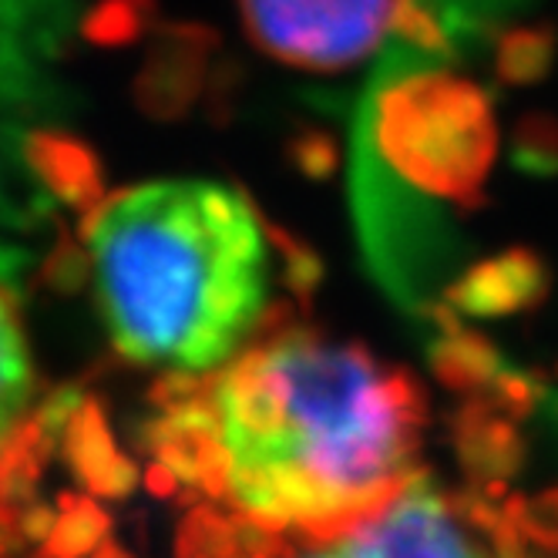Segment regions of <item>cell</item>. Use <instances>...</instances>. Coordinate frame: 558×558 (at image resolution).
Listing matches in <instances>:
<instances>
[{"label": "cell", "instance_id": "obj_5", "mask_svg": "<svg viewBox=\"0 0 558 558\" xmlns=\"http://www.w3.org/2000/svg\"><path fill=\"white\" fill-rule=\"evenodd\" d=\"M306 558H498V551L464 514L461 498L434 492L424 471L387 508Z\"/></svg>", "mask_w": 558, "mask_h": 558}, {"label": "cell", "instance_id": "obj_13", "mask_svg": "<svg viewBox=\"0 0 558 558\" xmlns=\"http://www.w3.org/2000/svg\"><path fill=\"white\" fill-rule=\"evenodd\" d=\"M269 229V239L272 246L279 250V259H283V283L290 287L293 296L300 300H310L316 293V287L324 283V263L316 256L306 243H300L296 235L283 232L279 226H266Z\"/></svg>", "mask_w": 558, "mask_h": 558}, {"label": "cell", "instance_id": "obj_1", "mask_svg": "<svg viewBox=\"0 0 558 558\" xmlns=\"http://www.w3.org/2000/svg\"><path fill=\"white\" fill-rule=\"evenodd\" d=\"M213 401L226 498L266 532L333 542L424 474V390L364 343L269 327L213 377Z\"/></svg>", "mask_w": 558, "mask_h": 558}, {"label": "cell", "instance_id": "obj_3", "mask_svg": "<svg viewBox=\"0 0 558 558\" xmlns=\"http://www.w3.org/2000/svg\"><path fill=\"white\" fill-rule=\"evenodd\" d=\"M498 125L488 92L471 77L424 68L387 77L364 114V158L387 192H361L364 250L387 293L430 316V272L445 253L437 206H485ZM377 185V182H361Z\"/></svg>", "mask_w": 558, "mask_h": 558}, {"label": "cell", "instance_id": "obj_16", "mask_svg": "<svg viewBox=\"0 0 558 558\" xmlns=\"http://www.w3.org/2000/svg\"><path fill=\"white\" fill-rule=\"evenodd\" d=\"M518 158L532 172L558 169V125H551L548 118L525 122L522 132H518Z\"/></svg>", "mask_w": 558, "mask_h": 558}, {"label": "cell", "instance_id": "obj_7", "mask_svg": "<svg viewBox=\"0 0 558 558\" xmlns=\"http://www.w3.org/2000/svg\"><path fill=\"white\" fill-rule=\"evenodd\" d=\"M58 451L74 474V482L98 498L122 501L138 488V464L118 451L105 411L95 397H85L82 408L71 414L61 430Z\"/></svg>", "mask_w": 558, "mask_h": 558}, {"label": "cell", "instance_id": "obj_14", "mask_svg": "<svg viewBox=\"0 0 558 558\" xmlns=\"http://www.w3.org/2000/svg\"><path fill=\"white\" fill-rule=\"evenodd\" d=\"M505 511L532 545L558 551V488H548L535 498H511Z\"/></svg>", "mask_w": 558, "mask_h": 558}, {"label": "cell", "instance_id": "obj_15", "mask_svg": "<svg viewBox=\"0 0 558 558\" xmlns=\"http://www.w3.org/2000/svg\"><path fill=\"white\" fill-rule=\"evenodd\" d=\"M41 279L54 293H77L92 279V256L74 239H61L41 266Z\"/></svg>", "mask_w": 558, "mask_h": 558}, {"label": "cell", "instance_id": "obj_11", "mask_svg": "<svg viewBox=\"0 0 558 558\" xmlns=\"http://www.w3.org/2000/svg\"><path fill=\"white\" fill-rule=\"evenodd\" d=\"M34 367L21 327V310L8 287H0V448L31 414Z\"/></svg>", "mask_w": 558, "mask_h": 558}, {"label": "cell", "instance_id": "obj_12", "mask_svg": "<svg viewBox=\"0 0 558 558\" xmlns=\"http://www.w3.org/2000/svg\"><path fill=\"white\" fill-rule=\"evenodd\" d=\"M58 522L51 535L37 545V558H88L111 532V514L92 501L77 495L58 498Z\"/></svg>", "mask_w": 558, "mask_h": 558}, {"label": "cell", "instance_id": "obj_4", "mask_svg": "<svg viewBox=\"0 0 558 558\" xmlns=\"http://www.w3.org/2000/svg\"><path fill=\"white\" fill-rule=\"evenodd\" d=\"M250 41L272 61L337 74L367 61L390 34L421 51L445 48L424 0H235Z\"/></svg>", "mask_w": 558, "mask_h": 558}, {"label": "cell", "instance_id": "obj_6", "mask_svg": "<svg viewBox=\"0 0 558 558\" xmlns=\"http://www.w3.org/2000/svg\"><path fill=\"white\" fill-rule=\"evenodd\" d=\"M548 287L551 272L545 259L525 246H514L468 266L451 279L441 300L464 320H505L535 310L548 296Z\"/></svg>", "mask_w": 558, "mask_h": 558}, {"label": "cell", "instance_id": "obj_18", "mask_svg": "<svg viewBox=\"0 0 558 558\" xmlns=\"http://www.w3.org/2000/svg\"><path fill=\"white\" fill-rule=\"evenodd\" d=\"M88 558H132V555H129V551H125L122 545H118V542L105 538V542H101V545H98V548H95V551H92Z\"/></svg>", "mask_w": 558, "mask_h": 558}, {"label": "cell", "instance_id": "obj_9", "mask_svg": "<svg viewBox=\"0 0 558 558\" xmlns=\"http://www.w3.org/2000/svg\"><path fill=\"white\" fill-rule=\"evenodd\" d=\"M24 166L37 185H45L61 206L82 213L101 206L105 175L98 155L68 132H31L21 145Z\"/></svg>", "mask_w": 558, "mask_h": 558}, {"label": "cell", "instance_id": "obj_19", "mask_svg": "<svg viewBox=\"0 0 558 558\" xmlns=\"http://www.w3.org/2000/svg\"><path fill=\"white\" fill-rule=\"evenodd\" d=\"M235 558H279V555H269V551H243V555H235Z\"/></svg>", "mask_w": 558, "mask_h": 558}, {"label": "cell", "instance_id": "obj_17", "mask_svg": "<svg viewBox=\"0 0 558 558\" xmlns=\"http://www.w3.org/2000/svg\"><path fill=\"white\" fill-rule=\"evenodd\" d=\"M54 522H58V508H51V505H45V501H31V505H24L21 514H17L21 538H24V542H37V545H41V542L51 535Z\"/></svg>", "mask_w": 558, "mask_h": 558}, {"label": "cell", "instance_id": "obj_2", "mask_svg": "<svg viewBox=\"0 0 558 558\" xmlns=\"http://www.w3.org/2000/svg\"><path fill=\"white\" fill-rule=\"evenodd\" d=\"M82 235L125 361L209 374L259 327L269 232L243 192L203 179L122 189L82 219Z\"/></svg>", "mask_w": 558, "mask_h": 558}, {"label": "cell", "instance_id": "obj_10", "mask_svg": "<svg viewBox=\"0 0 558 558\" xmlns=\"http://www.w3.org/2000/svg\"><path fill=\"white\" fill-rule=\"evenodd\" d=\"M427 356H430L434 377L448 390L468 393V397L485 393L495 384V377L505 371V361L495 350V343L482 333L461 327L458 316L451 324L437 327V337L430 340Z\"/></svg>", "mask_w": 558, "mask_h": 558}, {"label": "cell", "instance_id": "obj_8", "mask_svg": "<svg viewBox=\"0 0 558 558\" xmlns=\"http://www.w3.org/2000/svg\"><path fill=\"white\" fill-rule=\"evenodd\" d=\"M518 421L505 417L485 397H471L454 424V441L464 474L488 495H498L505 482L522 471L525 441L514 427Z\"/></svg>", "mask_w": 558, "mask_h": 558}]
</instances>
